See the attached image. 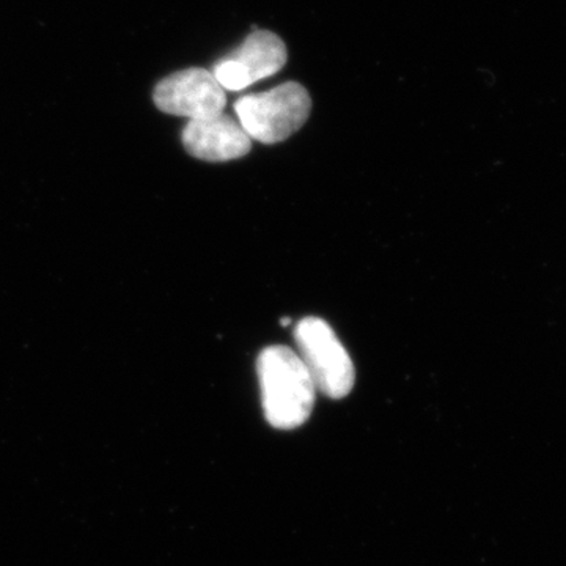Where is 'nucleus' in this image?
I'll return each mask as SVG.
<instances>
[{"label": "nucleus", "mask_w": 566, "mask_h": 566, "mask_svg": "<svg viewBox=\"0 0 566 566\" xmlns=\"http://www.w3.org/2000/svg\"><path fill=\"white\" fill-rule=\"evenodd\" d=\"M281 324H282V326H290V324H292V319H290V318H282L281 319Z\"/></svg>", "instance_id": "obj_7"}, {"label": "nucleus", "mask_w": 566, "mask_h": 566, "mask_svg": "<svg viewBox=\"0 0 566 566\" xmlns=\"http://www.w3.org/2000/svg\"><path fill=\"white\" fill-rule=\"evenodd\" d=\"M153 102L164 114L199 120L222 114L227 96L211 71L188 69L159 82L153 92Z\"/></svg>", "instance_id": "obj_4"}, {"label": "nucleus", "mask_w": 566, "mask_h": 566, "mask_svg": "<svg viewBox=\"0 0 566 566\" xmlns=\"http://www.w3.org/2000/svg\"><path fill=\"white\" fill-rule=\"evenodd\" d=\"M311 111V95L297 82H285L273 91L245 95L234 104L244 132L252 140L266 145L279 144L300 132Z\"/></svg>", "instance_id": "obj_2"}, {"label": "nucleus", "mask_w": 566, "mask_h": 566, "mask_svg": "<svg viewBox=\"0 0 566 566\" xmlns=\"http://www.w3.org/2000/svg\"><path fill=\"white\" fill-rule=\"evenodd\" d=\"M294 340L316 390L333 400H340L352 392L356 370L329 324L318 316H307L294 327Z\"/></svg>", "instance_id": "obj_3"}, {"label": "nucleus", "mask_w": 566, "mask_h": 566, "mask_svg": "<svg viewBox=\"0 0 566 566\" xmlns=\"http://www.w3.org/2000/svg\"><path fill=\"white\" fill-rule=\"evenodd\" d=\"M264 417L271 427L294 430L314 411L316 387L300 354L270 346L256 360Z\"/></svg>", "instance_id": "obj_1"}, {"label": "nucleus", "mask_w": 566, "mask_h": 566, "mask_svg": "<svg viewBox=\"0 0 566 566\" xmlns=\"http://www.w3.org/2000/svg\"><path fill=\"white\" fill-rule=\"evenodd\" d=\"M181 139L189 155L208 163L233 161L252 148V139L240 122L226 114L189 120Z\"/></svg>", "instance_id": "obj_6"}, {"label": "nucleus", "mask_w": 566, "mask_h": 566, "mask_svg": "<svg viewBox=\"0 0 566 566\" xmlns=\"http://www.w3.org/2000/svg\"><path fill=\"white\" fill-rule=\"evenodd\" d=\"M289 61L281 36L270 31L252 32L229 57L216 63L212 76L223 91L240 92L279 73Z\"/></svg>", "instance_id": "obj_5"}]
</instances>
